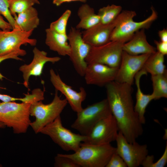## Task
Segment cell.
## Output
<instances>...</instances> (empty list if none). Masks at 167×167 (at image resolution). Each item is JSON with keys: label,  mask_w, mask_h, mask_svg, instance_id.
Listing matches in <instances>:
<instances>
[{"label": "cell", "mask_w": 167, "mask_h": 167, "mask_svg": "<svg viewBox=\"0 0 167 167\" xmlns=\"http://www.w3.org/2000/svg\"><path fill=\"white\" fill-rule=\"evenodd\" d=\"M33 30L26 32L19 29L3 30L0 29V56L22 50V45H36L37 40L30 38Z\"/></svg>", "instance_id": "obj_12"}, {"label": "cell", "mask_w": 167, "mask_h": 167, "mask_svg": "<svg viewBox=\"0 0 167 167\" xmlns=\"http://www.w3.org/2000/svg\"><path fill=\"white\" fill-rule=\"evenodd\" d=\"M116 151V148L110 144L95 145L83 142L74 153L63 155L79 167H105Z\"/></svg>", "instance_id": "obj_2"}, {"label": "cell", "mask_w": 167, "mask_h": 167, "mask_svg": "<svg viewBox=\"0 0 167 167\" xmlns=\"http://www.w3.org/2000/svg\"><path fill=\"white\" fill-rule=\"evenodd\" d=\"M32 52L33 57L31 62L28 64H24L19 68L22 73L23 84L27 88H29V81L31 76H40L46 63L50 62L54 64L59 62L61 59L58 57H48L46 52L40 50L36 47L34 48Z\"/></svg>", "instance_id": "obj_15"}, {"label": "cell", "mask_w": 167, "mask_h": 167, "mask_svg": "<svg viewBox=\"0 0 167 167\" xmlns=\"http://www.w3.org/2000/svg\"><path fill=\"white\" fill-rule=\"evenodd\" d=\"M115 19L106 24L100 23L82 33L84 41L91 46L96 47L110 41V38L115 24Z\"/></svg>", "instance_id": "obj_17"}, {"label": "cell", "mask_w": 167, "mask_h": 167, "mask_svg": "<svg viewBox=\"0 0 167 167\" xmlns=\"http://www.w3.org/2000/svg\"><path fill=\"white\" fill-rule=\"evenodd\" d=\"M124 43L110 41L103 45L91 46L85 61L88 64L100 63L118 68L119 66Z\"/></svg>", "instance_id": "obj_8"}, {"label": "cell", "mask_w": 167, "mask_h": 167, "mask_svg": "<svg viewBox=\"0 0 167 167\" xmlns=\"http://www.w3.org/2000/svg\"><path fill=\"white\" fill-rule=\"evenodd\" d=\"M151 9V15L139 22L133 20L136 15L135 11H122L115 19V26L111 35L110 41H117L124 43L130 40L138 31L149 28L158 16L157 13L154 7L152 6Z\"/></svg>", "instance_id": "obj_3"}, {"label": "cell", "mask_w": 167, "mask_h": 167, "mask_svg": "<svg viewBox=\"0 0 167 167\" xmlns=\"http://www.w3.org/2000/svg\"><path fill=\"white\" fill-rule=\"evenodd\" d=\"M157 51L165 55L167 54V42L155 40Z\"/></svg>", "instance_id": "obj_33"}, {"label": "cell", "mask_w": 167, "mask_h": 167, "mask_svg": "<svg viewBox=\"0 0 167 167\" xmlns=\"http://www.w3.org/2000/svg\"><path fill=\"white\" fill-rule=\"evenodd\" d=\"M142 69L151 75L164 74L167 72L164 64V55L157 51L151 54Z\"/></svg>", "instance_id": "obj_23"}, {"label": "cell", "mask_w": 167, "mask_h": 167, "mask_svg": "<svg viewBox=\"0 0 167 167\" xmlns=\"http://www.w3.org/2000/svg\"><path fill=\"white\" fill-rule=\"evenodd\" d=\"M26 51L24 49L18 51L12 52L6 55L0 56V63L3 61L9 59H13L16 60L22 61L23 59L19 56H24L26 54ZM4 77L0 73V80H2Z\"/></svg>", "instance_id": "obj_31"}, {"label": "cell", "mask_w": 167, "mask_h": 167, "mask_svg": "<svg viewBox=\"0 0 167 167\" xmlns=\"http://www.w3.org/2000/svg\"><path fill=\"white\" fill-rule=\"evenodd\" d=\"M67 37L70 48V59L77 73L84 76L88 65L85 59L91 46L84 41L82 33L75 27L71 28Z\"/></svg>", "instance_id": "obj_9"}, {"label": "cell", "mask_w": 167, "mask_h": 167, "mask_svg": "<svg viewBox=\"0 0 167 167\" xmlns=\"http://www.w3.org/2000/svg\"><path fill=\"white\" fill-rule=\"evenodd\" d=\"M77 113V118L71 127L85 136L99 121L112 114L106 98L88 105Z\"/></svg>", "instance_id": "obj_7"}, {"label": "cell", "mask_w": 167, "mask_h": 167, "mask_svg": "<svg viewBox=\"0 0 167 167\" xmlns=\"http://www.w3.org/2000/svg\"><path fill=\"white\" fill-rule=\"evenodd\" d=\"M14 18L19 28L24 32L33 30L39 24L37 11L33 6L18 14Z\"/></svg>", "instance_id": "obj_21"}, {"label": "cell", "mask_w": 167, "mask_h": 167, "mask_svg": "<svg viewBox=\"0 0 167 167\" xmlns=\"http://www.w3.org/2000/svg\"><path fill=\"white\" fill-rule=\"evenodd\" d=\"M122 11V7L114 4L108 5L100 8L97 14L100 23L106 24L113 22Z\"/></svg>", "instance_id": "obj_25"}, {"label": "cell", "mask_w": 167, "mask_h": 167, "mask_svg": "<svg viewBox=\"0 0 167 167\" xmlns=\"http://www.w3.org/2000/svg\"><path fill=\"white\" fill-rule=\"evenodd\" d=\"M167 163V144L161 157L156 162L153 163L151 167H164Z\"/></svg>", "instance_id": "obj_32"}, {"label": "cell", "mask_w": 167, "mask_h": 167, "mask_svg": "<svg viewBox=\"0 0 167 167\" xmlns=\"http://www.w3.org/2000/svg\"><path fill=\"white\" fill-rule=\"evenodd\" d=\"M0 29L3 30H11L12 27L10 24L5 21L0 14Z\"/></svg>", "instance_id": "obj_34"}, {"label": "cell", "mask_w": 167, "mask_h": 167, "mask_svg": "<svg viewBox=\"0 0 167 167\" xmlns=\"http://www.w3.org/2000/svg\"><path fill=\"white\" fill-rule=\"evenodd\" d=\"M2 166V165H1V164H0V167H1V166Z\"/></svg>", "instance_id": "obj_39"}, {"label": "cell", "mask_w": 167, "mask_h": 167, "mask_svg": "<svg viewBox=\"0 0 167 167\" xmlns=\"http://www.w3.org/2000/svg\"><path fill=\"white\" fill-rule=\"evenodd\" d=\"M40 133L49 136L63 150L66 151L77 150L82 142H84L87 136L72 132L64 127L60 116L44 126Z\"/></svg>", "instance_id": "obj_6"}, {"label": "cell", "mask_w": 167, "mask_h": 167, "mask_svg": "<svg viewBox=\"0 0 167 167\" xmlns=\"http://www.w3.org/2000/svg\"><path fill=\"white\" fill-rule=\"evenodd\" d=\"M116 152L123 159L128 167H138L148 155L146 144L140 145L136 141L128 142L119 131L115 140Z\"/></svg>", "instance_id": "obj_10"}, {"label": "cell", "mask_w": 167, "mask_h": 167, "mask_svg": "<svg viewBox=\"0 0 167 167\" xmlns=\"http://www.w3.org/2000/svg\"><path fill=\"white\" fill-rule=\"evenodd\" d=\"M9 9L14 18L33 6L35 3L32 0H8Z\"/></svg>", "instance_id": "obj_26"}, {"label": "cell", "mask_w": 167, "mask_h": 167, "mask_svg": "<svg viewBox=\"0 0 167 167\" xmlns=\"http://www.w3.org/2000/svg\"><path fill=\"white\" fill-rule=\"evenodd\" d=\"M127 167L123 159L115 152L112 156L105 167Z\"/></svg>", "instance_id": "obj_30"}, {"label": "cell", "mask_w": 167, "mask_h": 167, "mask_svg": "<svg viewBox=\"0 0 167 167\" xmlns=\"http://www.w3.org/2000/svg\"><path fill=\"white\" fill-rule=\"evenodd\" d=\"M77 15L80 19L75 27L78 29L86 30L100 23L98 14L95 13L93 8L87 4H84L79 8Z\"/></svg>", "instance_id": "obj_22"}, {"label": "cell", "mask_w": 167, "mask_h": 167, "mask_svg": "<svg viewBox=\"0 0 167 167\" xmlns=\"http://www.w3.org/2000/svg\"><path fill=\"white\" fill-rule=\"evenodd\" d=\"M0 14L3 16L12 27L13 29H19L15 20L9 9L8 0H0Z\"/></svg>", "instance_id": "obj_28"}, {"label": "cell", "mask_w": 167, "mask_h": 167, "mask_svg": "<svg viewBox=\"0 0 167 167\" xmlns=\"http://www.w3.org/2000/svg\"><path fill=\"white\" fill-rule=\"evenodd\" d=\"M71 14L70 10H66L57 20L50 24L49 28L58 33L67 34V23Z\"/></svg>", "instance_id": "obj_27"}, {"label": "cell", "mask_w": 167, "mask_h": 167, "mask_svg": "<svg viewBox=\"0 0 167 167\" xmlns=\"http://www.w3.org/2000/svg\"><path fill=\"white\" fill-rule=\"evenodd\" d=\"M151 54L132 55L123 51L115 81L132 85L136 74Z\"/></svg>", "instance_id": "obj_13"}, {"label": "cell", "mask_w": 167, "mask_h": 167, "mask_svg": "<svg viewBox=\"0 0 167 167\" xmlns=\"http://www.w3.org/2000/svg\"><path fill=\"white\" fill-rule=\"evenodd\" d=\"M158 36L160 39V41L167 42V29L164 28L158 32Z\"/></svg>", "instance_id": "obj_35"}, {"label": "cell", "mask_w": 167, "mask_h": 167, "mask_svg": "<svg viewBox=\"0 0 167 167\" xmlns=\"http://www.w3.org/2000/svg\"><path fill=\"white\" fill-rule=\"evenodd\" d=\"M118 68L100 63L88 64L84 77L88 85L105 86L115 80Z\"/></svg>", "instance_id": "obj_16"}, {"label": "cell", "mask_w": 167, "mask_h": 167, "mask_svg": "<svg viewBox=\"0 0 167 167\" xmlns=\"http://www.w3.org/2000/svg\"><path fill=\"white\" fill-rule=\"evenodd\" d=\"M119 129L111 114L99 121L93 127L84 142L95 145L110 144L116 140Z\"/></svg>", "instance_id": "obj_11"}, {"label": "cell", "mask_w": 167, "mask_h": 167, "mask_svg": "<svg viewBox=\"0 0 167 167\" xmlns=\"http://www.w3.org/2000/svg\"><path fill=\"white\" fill-rule=\"evenodd\" d=\"M107 99L119 131L130 143L143 134L142 124L134 110L131 85L115 81L105 86Z\"/></svg>", "instance_id": "obj_1"}, {"label": "cell", "mask_w": 167, "mask_h": 167, "mask_svg": "<svg viewBox=\"0 0 167 167\" xmlns=\"http://www.w3.org/2000/svg\"><path fill=\"white\" fill-rule=\"evenodd\" d=\"M49 74L52 84L56 90L60 92L65 96L72 109L77 113L81 111L83 108L82 103L87 96L84 88L80 87L79 92L74 90L71 87L65 83L59 75L56 74L52 69H50Z\"/></svg>", "instance_id": "obj_14"}, {"label": "cell", "mask_w": 167, "mask_h": 167, "mask_svg": "<svg viewBox=\"0 0 167 167\" xmlns=\"http://www.w3.org/2000/svg\"><path fill=\"white\" fill-rule=\"evenodd\" d=\"M6 126L3 123L0 122V128H4Z\"/></svg>", "instance_id": "obj_37"}, {"label": "cell", "mask_w": 167, "mask_h": 167, "mask_svg": "<svg viewBox=\"0 0 167 167\" xmlns=\"http://www.w3.org/2000/svg\"><path fill=\"white\" fill-rule=\"evenodd\" d=\"M35 4H40V3L38 0H32Z\"/></svg>", "instance_id": "obj_38"}, {"label": "cell", "mask_w": 167, "mask_h": 167, "mask_svg": "<svg viewBox=\"0 0 167 167\" xmlns=\"http://www.w3.org/2000/svg\"><path fill=\"white\" fill-rule=\"evenodd\" d=\"M54 166L56 167H79L70 158L62 154H58L54 158Z\"/></svg>", "instance_id": "obj_29"}, {"label": "cell", "mask_w": 167, "mask_h": 167, "mask_svg": "<svg viewBox=\"0 0 167 167\" xmlns=\"http://www.w3.org/2000/svg\"><path fill=\"white\" fill-rule=\"evenodd\" d=\"M147 74L145 71L141 69L136 74L135 77L137 87V92L136 95V102L134 106V110L142 124L145 123L146 120L144 114L147 107L149 103L154 100L152 94H144L140 88V79L143 75H146Z\"/></svg>", "instance_id": "obj_20"}, {"label": "cell", "mask_w": 167, "mask_h": 167, "mask_svg": "<svg viewBox=\"0 0 167 167\" xmlns=\"http://www.w3.org/2000/svg\"><path fill=\"white\" fill-rule=\"evenodd\" d=\"M53 3L57 6H59L65 2H69L74 1H79L85 3L87 0H52Z\"/></svg>", "instance_id": "obj_36"}, {"label": "cell", "mask_w": 167, "mask_h": 167, "mask_svg": "<svg viewBox=\"0 0 167 167\" xmlns=\"http://www.w3.org/2000/svg\"><path fill=\"white\" fill-rule=\"evenodd\" d=\"M31 104L15 101L0 102V122L11 127L15 134L26 132L31 122Z\"/></svg>", "instance_id": "obj_5"}, {"label": "cell", "mask_w": 167, "mask_h": 167, "mask_svg": "<svg viewBox=\"0 0 167 167\" xmlns=\"http://www.w3.org/2000/svg\"><path fill=\"white\" fill-rule=\"evenodd\" d=\"M55 89L54 99L48 104H44L42 101L31 104L29 109L30 115L35 118V120L30 123V126L36 134L40 133L45 126L53 122L60 114L68 102L66 99H61Z\"/></svg>", "instance_id": "obj_4"}, {"label": "cell", "mask_w": 167, "mask_h": 167, "mask_svg": "<svg viewBox=\"0 0 167 167\" xmlns=\"http://www.w3.org/2000/svg\"><path fill=\"white\" fill-rule=\"evenodd\" d=\"M154 100L167 98V73L151 75Z\"/></svg>", "instance_id": "obj_24"}, {"label": "cell", "mask_w": 167, "mask_h": 167, "mask_svg": "<svg viewBox=\"0 0 167 167\" xmlns=\"http://www.w3.org/2000/svg\"><path fill=\"white\" fill-rule=\"evenodd\" d=\"M45 43L49 49L62 56H69L70 48L67 34H61L49 28L45 29Z\"/></svg>", "instance_id": "obj_19"}, {"label": "cell", "mask_w": 167, "mask_h": 167, "mask_svg": "<svg viewBox=\"0 0 167 167\" xmlns=\"http://www.w3.org/2000/svg\"><path fill=\"white\" fill-rule=\"evenodd\" d=\"M145 30L138 31L130 40L124 43L122 46L123 51L135 55L151 54L155 52L156 48L147 41Z\"/></svg>", "instance_id": "obj_18"}]
</instances>
